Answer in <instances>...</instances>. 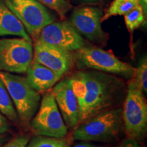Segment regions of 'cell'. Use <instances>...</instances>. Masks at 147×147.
Instances as JSON below:
<instances>
[{"instance_id": "83f0119b", "label": "cell", "mask_w": 147, "mask_h": 147, "mask_svg": "<svg viewBox=\"0 0 147 147\" xmlns=\"http://www.w3.org/2000/svg\"><path fill=\"white\" fill-rule=\"evenodd\" d=\"M65 147H68V146H65Z\"/></svg>"}, {"instance_id": "cb8c5ba5", "label": "cell", "mask_w": 147, "mask_h": 147, "mask_svg": "<svg viewBox=\"0 0 147 147\" xmlns=\"http://www.w3.org/2000/svg\"><path fill=\"white\" fill-rule=\"evenodd\" d=\"M74 147H101V146H95V145L89 144V143H87V142H82V143H79V144H76Z\"/></svg>"}, {"instance_id": "52a82bcc", "label": "cell", "mask_w": 147, "mask_h": 147, "mask_svg": "<svg viewBox=\"0 0 147 147\" xmlns=\"http://www.w3.org/2000/svg\"><path fill=\"white\" fill-rule=\"evenodd\" d=\"M31 127L38 136L62 138L67 134V127L55 102L52 92L42 97L38 112L31 120Z\"/></svg>"}, {"instance_id": "30bf717a", "label": "cell", "mask_w": 147, "mask_h": 147, "mask_svg": "<svg viewBox=\"0 0 147 147\" xmlns=\"http://www.w3.org/2000/svg\"><path fill=\"white\" fill-rule=\"evenodd\" d=\"M102 11L95 7L87 6L74 10L70 23L81 36L94 42H103L106 34L102 28Z\"/></svg>"}, {"instance_id": "4316f807", "label": "cell", "mask_w": 147, "mask_h": 147, "mask_svg": "<svg viewBox=\"0 0 147 147\" xmlns=\"http://www.w3.org/2000/svg\"><path fill=\"white\" fill-rule=\"evenodd\" d=\"M84 1H89V2H91V1H97V0H83Z\"/></svg>"}, {"instance_id": "603a6c76", "label": "cell", "mask_w": 147, "mask_h": 147, "mask_svg": "<svg viewBox=\"0 0 147 147\" xmlns=\"http://www.w3.org/2000/svg\"><path fill=\"white\" fill-rule=\"evenodd\" d=\"M118 147H141L140 145L138 144L136 140L132 138H129L125 140Z\"/></svg>"}, {"instance_id": "ffe728a7", "label": "cell", "mask_w": 147, "mask_h": 147, "mask_svg": "<svg viewBox=\"0 0 147 147\" xmlns=\"http://www.w3.org/2000/svg\"><path fill=\"white\" fill-rule=\"evenodd\" d=\"M40 3L55 10L61 18H63L71 8L68 0H37Z\"/></svg>"}, {"instance_id": "9c48e42d", "label": "cell", "mask_w": 147, "mask_h": 147, "mask_svg": "<svg viewBox=\"0 0 147 147\" xmlns=\"http://www.w3.org/2000/svg\"><path fill=\"white\" fill-rule=\"evenodd\" d=\"M42 41L68 51H76L85 46L84 38L70 23L53 22L42 29L39 38Z\"/></svg>"}, {"instance_id": "484cf974", "label": "cell", "mask_w": 147, "mask_h": 147, "mask_svg": "<svg viewBox=\"0 0 147 147\" xmlns=\"http://www.w3.org/2000/svg\"><path fill=\"white\" fill-rule=\"evenodd\" d=\"M2 142H3V138L1 135H0V146H1V144H2Z\"/></svg>"}, {"instance_id": "ba28073f", "label": "cell", "mask_w": 147, "mask_h": 147, "mask_svg": "<svg viewBox=\"0 0 147 147\" xmlns=\"http://www.w3.org/2000/svg\"><path fill=\"white\" fill-rule=\"evenodd\" d=\"M33 57L32 42L22 38L0 39V71L26 73Z\"/></svg>"}, {"instance_id": "d4e9b609", "label": "cell", "mask_w": 147, "mask_h": 147, "mask_svg": "<svg viewBox=\"0 0 147 147\" xmlns=\"http://www.w3.org/2000/svg\"><path fill=\"white\" fill-rule=\"evenodd\" d=\"M140 4L142 7L145 14H146L147 12V0H139Z\"/></svg>"}, {"instance_id": "7c38bea8", "label": "cell", "mask_w": 147, "mask_h": 147, "mask_svg": "<svg viewBox=\"0 0 147 147\" xmlns=\"http://www.w3.org/2000/svg\"><path fill=\"white\" fill-rule=\"evenodd\" d=\"M51 92L66 125L69 128L76 127L80 123V107L72 90L70 77L59 80Z\"/></svg>"}, {"instance_id": "7402d4cb", "label": "cell", "mask_w": 147, "mask_h": 147, "mask_svg": "<svg viewBox=\"0 0 147 147\" xmlns=\"http://www.w3.org/2000/svg\"><path fill=\"white\" fill-rule=\"evenodd\" d=\"M10 129V124L8 120L2 114L0 113V134H4Z\"/></svg>"}, {"instance_id": "d6986e66", "label": "cell", "mask_w": 147, "mask_h": 147, "mask_svg": "<svg viewBox=\"0 0 147 147\" xmlns=\"http://www.w3.org/2000/svg\"><path fill=\"white\" fill-rule=\"evenodd\" d=\"M67 144L61 138L42 136L34 138L26 147H65Z\"/></svg>"}, {"instance_id": "5b68a950", "label": "cell", "mask_w": 147, "mask_h": 147, "mask_svg": "<svg viewBox=\"0 0 147 147\" xmlns=\"http://www.w3.org/2000/svg\"><path fill=\"white\" fill-rule=\"evenodd\" d=\"M75 61L78 68H89L133 78L135 67L119 60L111 51L100 48L83 47L76 51Z\"/></svg>"}, {"instance_id": "44dd1931", "label": "cell", "mask_w": 147, "mask_h": 147, "mask_svg": "<svg viewBox=\"0 0 147 147\" xmlns=\"http://www.w3.org/2000/svg\"><path fill=\"white\" fill-rule=\"evenodd\" d=\"M29 141V137L28 136H18L9 141L3 147H26Z\"/></svg>"}, {"instance_id": "6da1fadb", "label": "cell", "mask_w": 147, "mask_h": 147, "mask_svg": "<svg viewBox=\"0 0 147 147\" xmlns=\"http://www.w3.org/2000/svg\"><path fill=\"white\" fill-rule=\"evenodd\" d=\"M84 78V97L80 105V123L102 112L112 104L117 91V80L94 71H81Z\"/></svg>"}, {"instance_id": "9a60e30c", "label": "cell", "mask_w": 147, "mask_h": 147, "mask_svg": "<svg viewBox=\"0 0 147 147\" xmlns=\"http://www.w3.org/2000/svg\"><path fill=\"white\" fill-rule=\"evenodd\" d=\"M139 4V0H113L106 13L103 14L101 21L102 23L114 16H124Z\"/></svg>"}, {"instance_id": "5bb4252c", "label": "cell", "mask_w": 147, "mask_h": 147, "mask_svg": "<svg viewBox=\"0 0 147 147\" xmlns=\"http://www.w3.org/2000/svg\"><path fill=\"white\" fill-rule=\"evenodd\" d=\"M14 36L32 42L23 24L11 12L3 0H0V37Z\"/></svg>"}, {"instance_id": "e0dca14e", "label": "cell", "mask_w": 147, "mask_h": 147, "mask_svg": "<svg viewBox=\"0 0 147 147\" xmlns=\"http://www.w3.org/2000/svg\"><path fill=\"white\" fill-rule=\"evenodd\" d=\"M145 16L146 14L140 4L136 5L135 8L125 14V23L129 32L133 33L136 29L144 25Z\"/></svg>"}, {"instance_id": "8fae6325", "label": "cell", "mask_w": 147, "mask_h": 147, "mask_svg": "<svg viewBox=\"0 0 147 147\" xmlns=\"http://www.w3.org/2000/svg\"><path fill=\"white\" fill-rule=\"evenodd\" d=\"M33 61L63 76L71 69L73 57L68 51L37 39L34 44Z\"/></svg>"}, {"instance_id": "277c9868", "label": "cell", "mask_w": 147, "mask_h": 147, "mask_svg": "<svg viewBox=\"0 0 147 147\" xmlns=\"http://www.w3.org/2000/svg\"><path fill=\"white\" fill-rule=\"evenodd\" d=\"M144 93L133 78L128 84L122 119L129 138L141 139L146 133L147 104Z\"/></svg>"}, {"instance_id": "2e32d148", "label": "cell", "mask_w": 147, "mask_h": 147, "mask_svg": "<svg viewBox=\"0 0 147 147\" xmlns=\"http://www.w3.org/2000/svg\"><path fill=\"white\" fill-rule=\"evenodd\" d=\"M0 113L8 119L16 121L18 119L17 113L14 107L11 97L5 85L0 80Z\"/></svg>"}, {"instance_id": "ac0fdd59", "label": "cell", "mask_w": 147, "mask_h": 147, "mask_svg": "<svg viewBox=\"0 0 147 147\" xmlns=\"http://www.w3.org/2000/svg\"><path fill=\"white\" fill-rule=\"evenodd\" d=\"M133 79L144 93H147V59L145 56L134 70Z\"/></svg>"}, {"instance_id": "7a4b0ae2", "label": "cell", "mask_w": 147, "mask_h": 147, "mask_svg": "<svg viewBox=\"0 0 147 147\" xmlns=\"http://www.w3.org/2000/svg\"><path fill=\"white\" fill-rule=\"evenodd\" d=\"M0 80L10 95L20 120L23 123H29L40 105L39 92L31 87L26 78L12 73L0 71Z\"/></svg>"}, {"instance_id": "8992f818", "label": "cell", "mask_w": 147, "mask_h": 147, "mask_svg": "<svg viewBox=\"0 0 147 147\" xmlns=\"http://www.w3.org/2000/svg\"><path fill=\"white\" fill-rule=\"evenodd\" d=\"M5 4L23 24L32 40L39 38L42 29L55 21V18L37 0H3Z\"/></svg>"}, {"instance_id": "3957f363", "label": "cell", "mask_w": 147, "mask_h": 147, "mask_svg": "<svg viewBox=\"0 0 147 147\" xmlns=\"http://www.w3.org/2000/svg\"><path fill=\"white\" fill-rule=\"evenodd\" d=\"M122 110L116 108L102 111L75 127L74 140L106 142L111 140L119 133Z\"/></svg>"}, {"instance_id": "4fadbf2b", "label": "cell", "mask_w": 147, "mask_h": 147, "mask_svg": "<svg viewBox=\"0 0 147 147\" xmlns=\"http://www.w3.org/2000/svg\"><path fill=\"white\" fill-rule=\"evenodd\" d=\"M26 79L31 87L39 93L47 91L61 80L63 75L32 61L26 71Z\"/></svg>"}]
</instances>
